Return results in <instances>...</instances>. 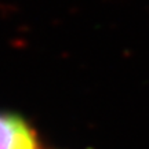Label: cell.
I'll return each mask as SVG.
<instances>
[{
    "label": "cell",
    "instance_id": "1",
    "mask_svg": "<svg viewBox=\"0 0 149 149\" xmlns=\"http://www.w3.org/2000/svg\"><path fill=\"white\" fill-rule=\"evenodd\" d=\"M0 149H39L37 135L22 117L0 113Z\"/></svg>",
    "mask_w": 149,
    "mask_h": 149
}]
</instances>
